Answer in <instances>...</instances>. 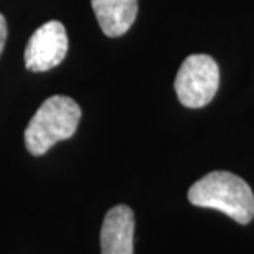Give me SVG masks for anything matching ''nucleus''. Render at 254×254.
I'll return each mask as SVG.
<instances>
[{"label": "nucleus", "mask_w": 254, "mask_h": 254, "mask_svg": "<svg viewBox=\"0 0 254 254\" xmlns=\"http://www.w3.org/2000/svg\"><path fill=\"white\" fill-rule=\"evenodd\" d=\"M94 15L104 35L111 38L129 32L137 17V0H91Z\"/></svg>", "instance_id": "nucleus-6"}, {"label": "nucleus", "mask_w": 254, "mask_h": 254, "mask_svg": "<svg viewBox=\"0 0 254 254\" xmlns=\"http://www.w3.org/2000/svg\"><path fill=\"white\" fill-rule=\"evenodd\" d=\"M68 53V33L62 22L52 20L37 28L25 48V66L33 73L53 69Z\"/></svg>", "instance_id": "nucleus-4"}, {"label": "nucleus", "mask_w": 254, "mask_h": 254, "mask_svg": "<svg viewBox=\"0 0 254 254\" xmlns=\"http://www.w3.org/2000/svg\"><path fill=\"white\" fill-rule=\"evenodd\" d=\"M220 86V68L208 55H190L175 78V91L185 108H205Z\"/></svg>", "instance_id": "nucleus-3"}, {"label": "nucleus", "mask_w": 254, "mask_h": 254, "mask_svg": "<svg viewBox=\"0 0 254 254\" xmlns=\"http://www.w3.org/2000/svg\"><path fill=\"white\" fill-rule=\"evenodd\" d=\"M81 108L68 96H52L40 106L25 129V145L32 155H43L58 142L74 135Z\"/></svg>", "instance_id": "nucleus-2"}, {"label": "nucleus", "mask_w": 254, "mask_h": 254, "mask_svg": "<svg viewBox=\"0 0 254 254\" xmlns=\"http://www.w3.org/2000/svg\"><path fill=\"white\" fill-rule=\"evenodd\" d=\"M191 205L213 208L233 218L240 225H248L254 218V195L251 187L231 172H210L189 190Z\"/></svg>", "instance_id": "nucleus-1"}, {"label": "nucleus", "mask_w": 254, "mask_h": 254, "mask_svg": "<svg viewBox=\"0 0 254 254\" xmlns=\"http://www.w3.org/2000/svg\"><path fill=\"white\" fill-rule=\"evenodd\" d=\"M134 211L118 205L106 213L101 228V254H134Z\"/></svg>", "instance_id": "nucleus-5"}, {"label": "nucleus", "mask_w": 254, "mask_h": 254, "mask_svg": "<svg viewBox=\"0 0 254 254\" xmlns=\"http://www.w3.org/2000/svg\"><path fill=\"white\" fill-rule=\"evenodd\" d=\"M5 42H7V20L0 13V55L3 52Z\"/></svg>", "instance_id": "nucleus-7"}]
</instances>
